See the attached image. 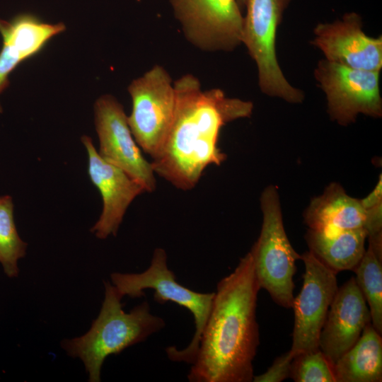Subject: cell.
<instances>
[{
  "mask_svg": "<svg viewBox=\"0 0 382 382\" xmlns=\"http://www.w3.org/2000/svg\"><path fill=\"white\" fill-rule=\"evenodd\" d=\"M176 104L165 142L151 162L160 177L182 190L198 183L206 168L220 166L226 155L218 146L221 128L250 117L253 103L228 97L220 88L203 90L200 81L186 74L174 81Z\"/></svg>",
  "mask_w": 382,
  "mask_h": 382,
  "instance_id": "1",
  "label": "cell"
},
{
  "mask_svg": "<svg viewBox=\"0 0 382 382\" xmlns=\"http://www.w3.org/2000/svg\"><path fill=\"white\" fill-rule=\"evenodd\" d=\"M260 289L249 251L217 284L212 309L187 376L190 382H250L259 345Z\"/></svg>",
  "mask_w": 382,
  "mask_h": 382,
  "instance_id": "2",
  "label": "cell"
},
{
  "mask_svg": "<svg viewBox=\"0 0 382 382\" xmlns=\"http://www.w3.org/2000/svg\"><path fill=\"white\" fill-rule=\"evenodd\" d=\"M104 300L98 317L84 335L62 341L67 354L80 359L88 374V381L100 382L102 366L110 354H118L141 342L165 327L164 320L152 314L147 301L126 313L120 295L112 283L104 282Z\"/></svg>",
  "mask_w": 382,
  "mask_h": 382,
  "instance_id": "3",
  "label": "cell"
},
{
  "mask_svg": "<svg viewBox=\"0 0 382 382\" xmlns=\"http://www.w3.org/2000/svg\"><path fill=\"white\" fill-rule=\"evenodd\" d=\"M111 283L122 297L138 298L144 290L154 289V301L160 304L172 301L187 309L194 318L195 331L190 343L184 349L175 346L166 349L169 359L175 362L192 364L202 332L209 316L215 292L199 293L178 283L175 274L168 267L167 254L164 249L154 250L149 267L141 273L113 272Z\"/></svg>",
  "mask_w": 382,
  "mask_h": 382,
  "instance_id": "4",
  "label": "cell"
},
{
  "mask_svg": "<svg viewBox=\"0 0 382 382\" xmlns=\"http://www.w3.org/2000/svg\"><path fill=\"white\" fill-rule=\"evenodd\" d=\"M260 200L262 224L259 238L250 250L256 278L260 288L265 289L276 303L292 308L293 277L301 255L293 248L286 236L277 187L267 186Z\"/></svg>",
  "mask_w": 382,
  "mask_h": 382,
  "instance_id": "5",
  "label": "cell"
},
{
  "mask_svg": "<svg viewBox=\"0 0 382 382\" xmlns=\"http://www.w3.org/2000/svg\"><path fill=\"white\" fill-rule=\"evenodd\" d=\"M292 0H246L241 44L257 69L262 93L292 104L301 103L304 93L285 78L276 52V38L284 13Z\"/></svg>",
  "mask_w": 382,
  "mask_h": 382,
  "instance_id": "6",
  "label": "cell"
},
{
  "mask_svg": "<svg viewBox=\"0 0 382 382\" xmlns=\"http://www.w3.org/2000/svg\"><path fill=\"white\" fill-rule=\"evenodd\" d=\"M132 99L127 121L132 134L141 149L157 156L167 137L174 117L176 94L168 71L156 64L127 88Z\"/></svg>",
  "mask_w": 382,
  "mask_h": 382,
  "instance_id": "7",
  "label": "cell"
},
{
  "mask_svg": "<svg viewBox=\"0 0 382 382\" xmlns=\"http://www.w3.org/2000/svg\"><path fill=\"white\" fill-rule=\"evenodd\" d=\"M380 72L353 69L325 59L320 60L314 77L325 94L330 119L347 126L355 122L360 114L381 117Z\"/></svg>",
  "mask_w": 382,
  "mask_h": 382,
  "instance_id": "8",
  "label": "cell"
},
{
  "mask_svg": "<svg viewBox=\"0 0 382 382\" xmlns=\"http://www.w3.org/2000/svg\"><path fill=\"white\" fill-rule=\"evenodd\" d=\"M185 39L204 52H231L241 45L243 22L236 0H169Z\"/></svg>",
  "mask_w": 382,
  "mask_h": 382,
  "instance_id": "9",
  "label": "cell"
},
{
  "mask_svg": "<svg viewBox=\"0 0 382 382\" xmlns=\"http://www.w3.org/2000/svg\"><path fill=\"white\" fill-rule=\"evenodd\" d=\"M305 266L301 291L294 299L292 345L296 355L319 349V337L330 306L338 289L336 273L310 251L301 255Z\"/></svg>",
  "mask_w": 382,
  "mask_h": 382,
  "instance_id": "10",
  "label": "cell"
},
{
  "mask_svg": "<svg viewBox=\"0 0 382 382\" xmlns=\"http://www.w3.org/2000/svg\"><path fill=\"white\" fill-rule=\"evenodd\" d=\"M94 114L100 156L125 171L145 192H154L155 173L132 134L123 106L112 96L103 95L94 105Z\"/></svg>",
  "mask_w": 382,
  "mask_h": 382,
  "instance_id": "11",
  "label": "cell"
},
{
  "mask_svg": "<svg viewBox=\"0 0 382 382\" xmlns=\"http://www.w3.org/2000/svg\"><path fill=\"white\" fill-rule=\"evenodd\" d=\"M362 28L359 13H346L340 20L317 24L311 44L330 62L353 69L381 71L382 37L368 36Z\"/></svg>",
  "mask_w": 382,
  "mask_h": 382,
  "instance_id": "12",
  "label": "cell"
},
{
  "mask_svg": "<svg viewBox=\"0 0 382 382\" xmlns=\"http://www.w3.org/2000/svg\"><path fill=\"white\" fill-rule=\"evenodd\" d=\"M81 141L88 156L90 179L98 189L103 204L91 231L100 239L115 236L128 207L145 190L122 169L103 159L89 137L83 136Z\"/></svg>",
  "mask_w": 382,
  "mask_h": 382,
  "instance_id": "13",
  "label": "cell"
},
{
  "mask_svg": "<svg viewBox=\"0 0 382 382\" xmlns=\"http://www.w3.org/2000/svg\"><path fill=\"white\" fill-rule=\"evenodd\" d=\"M369 323V308L352 277L336 292L320 334L319 349L334 365Z\"/></svg>",
  "mask_w": 382,
  "mask_h": 382,
  "instance_id": "14",
  "label": "cell"
},
{
  "mask_svg": "<svg viewBox=\"0 0 382 382\" xmlns=\"http://www.w3.org/2000/svg\"><path fill=\"white\" fill-rule=\"evenodd\" d=\"M65 29L62 23H47L30 13L19 14L9 21L0 18L3 40L0 52V94L8 86V76L16 66L37 54L51 38Z\"/></svg>",
  "mask_w": 382,
  "mask_h": 382,
  "instance_id": "15",
  "label": "cell"
},
{
  "mask_svg": "<svg viewBox=\"0 0 382 382\" xmlns=\"http://www.w3.org/2000/svg\"><path fill=\"white\" fill-rule=\"evenodd\" d=\"M303 219L309 229L334 233L365 228L367 213L360 199L349 196L340 184L332 183L311 199Z\"/></svg>",
  "mask_w": 382,
  "mask_h": 382,
  "instance_id": "16",
  "label": "cell"
},
{
  "mask_svg": "<svg viewBox=\"0 0 382 382\" xmlns=\"http://www.w3.org/2000/svg\"><path fill=\"white\" fill-rule=\"evenodd\" d=\"M368 236L364 228L326 233L308 229L305 239L309 251L336 274L356 268L366 249Z\"/></svg>",
  "mask_w": 382,
  "mask_h": 382,
  "instance_id": "17",
  "label": "cell"
},
{
  "mask_svg": "<svg viewBox=\"0 0 382 382\" xmlns=\"http://www.w3.org/2000/svg\"><path fill=\"white\" fill-rule=\"evenodd\" d=\"M336 382H381L382 339L371 323L356 343L334 364Z\"/></svg>",
  "mask_w": 382,
  "mask_h": 382,
  "instance_id": "18",
  "label": "cell"
},
{
  "mask_svg": "<svg viewBox=\"0 0 382 382\" xmlns=\"http://www.w3.org/2000/svg\"><path fill=\"white\" fill-rule=\"evenodd\" d=\"M355 281L369 306L371 324L382 334V267L381 258L369 244L361 260L354 270Z\"/></svg>",
  "mask_w": 382,
  "mask_h": 382,
  "instance_id": "19",
  "label": "cell"
},
{
  "mask_svg": "<svg viewBox=\"0 0 382 382\" xmlns=\"http://www.w3.org/2000/svg\"><path fill=\"white\" fill-rule=\"evenodd\" d=\"M27 243L19 236L11 196L0 197V263L8 277H17L18 261L26 254Z\"/></svg>",
  "mask_w": 382,
  "mask_h": 382,
  "instance_id": "20",
  "label": "cell"
},
{
  "mask_svg": "<svg viewBox=\"0 0 382 382\" xmlns=\"http://www.w3.org/2000/svg\"><path fill=\"white\" fill-rule=\"evenodd\" d=\"M289 377L296 382H336L334 365L320 349L296 355Z\"/></svg>",
  "mask_w": 382,
  "mask_h": 382,
  "instance_id": "21",
  "label": "cell"
},
{
  "mask_svg": "<svg viewBox=\"0 0 382 382\" xmlns=\"http://www.w3.org/2000/svg\"><path fill=\"white\" fill-rule=\"evenodd\" d=\"M294 357L288 351L276 358L272 366L263 374L254 376L255 382H280L290 376Z\"/></svg>",
  "mask_w": 382,
  "mask_h": 382,
  "instance_id": "22",
  "label": "cell"
},
{
  "mask_svg": "<svg viewBox=\"0 0 382 382\" xmlns=\"http://www.w3.org/2000/svg\"><path fill=\"white\" fill-rule=\"evenodd\" d=\"M241 10L245 8L246 0H236Z\"/></svg>",
  "mask_w": 382,
  "mask_h": 382,
  "instance_id": "23",
  "label": "cell"
}]
</instances>
